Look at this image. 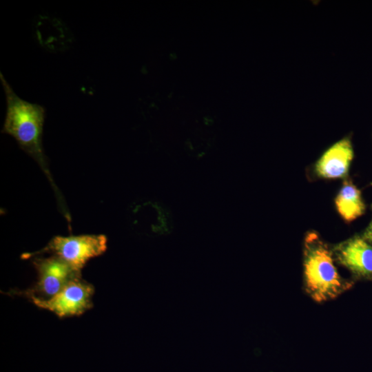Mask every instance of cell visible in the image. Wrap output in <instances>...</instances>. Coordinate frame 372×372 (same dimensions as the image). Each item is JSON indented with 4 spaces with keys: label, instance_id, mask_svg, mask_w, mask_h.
<instances>
[{
    "label": "cell",
    "instance_id": "3957f363",
    "mask_svg": "<svg viewBox=\"0 0 372 372\" xmlns=\"http://www.w3.org/2000/svg\"><path fill=\"white\" fill-rule=\"evenodd\" d=\"M107 243V237L103 234L57 236L41 250L32 254H25L22 257L28 258L36 254L51 253L74 270L81 272L90 260L105 252Z\"/></svg>",
    "mask_w": 372,
    "mask_h": 372
},
{
    "label": "cell",
    "instance_id": "9c48e42d",
    "mask_svg": "<svg viewBox=\"0 0 372 372\" xmlns=\"http://www.w3.org/2000/svg\"><path fill=\"white\" fill-rule=\"evenodd\" d=\"M371 208L372 210V205H371ZM361 236L372 245V219L363 231Z\"/></svg>",
    "mask_w": 372,
    "mask_h": 372
},
{
    "label": "cell",
    "instance_id": "52a82bcc",
    "mask_svg": "<svg viewBox=\"0 0 372 372\" xmlns=\"http://www.w3.org/2000/svg\"><path fill=\"white\" fill-rule=\"evenodd\" d=\"M354 156L351 136L347 135L328 147L314 165L321 178H346Z\"/></svg>",
    "mask_w": 372,
    "mask_h": 372
},
{
    "label": "cell",
    "instance_id": "277c9868",
    "mask_svg": "<svg viewBox=\"0 0 372 372\" xmlns=\"http://www.w3.org/2000/svg\"><path fill=\"white\" fill-rule=\"evenodd\" d=\"M94 293V287L80 276L71 280L49 299L30 298V300L37 307L62 318L80 316L91 309Z\"/></svg>",
    "mask_w": 372,
    "mask_h": 372
},
{
    "label": "cell",
    "instance_id": "ba28073f",
    "mask_svg": "<svg viewBox=\"0 0 372 372\" xmlns=\"http://www.w3.org/2000/svg\"><path fill=\"white\" fill-rule=\"evenodd\" d=\"M335 205L338 214L347 223L361 216L366 210L360 190L348 178L344 179L335 198Z\"/></svg>",
    "mask_w": 372,
    "mask_h": 372
},
{
    "label": "cell",
    "instance_id": "5b68a950",
    "mask_svg": "<svg viewBox=\"0 0 372 372\" xmlns=\"http://www.w3.org/2000/svg\"><path fill=\"white\" fill-rule=\"evenodd\" d=\"M33 265L37 272V282L21 293L30 298L47 300L57 294L68 282L81 276L68 264L56 256L36 258Z\"/></svg>",
    "mask_w": 372,
    "mask_h": 372
},
{
    "label": "cell",
    "instance_id": "7a4b0ae2",
    "mask_svg": "<svg viewBox=\"0 0 372 372\" xmlns=\"http://www.w3.org/2000/svg\"><path fill=\"white\" fill-rule=\"evenodd\" d=\"M0 80L6 101V116L1 132L12 136L19 147L32 157L50 176L42 145L45 107L20 98L2 72H0Z\"/></svg>",
    "mask_w": 372,
    "mask_h": 372
},
{
    "label": "cell",
    "instance_id": "6da1fadb",
    "mask_svg": "<svg viewBox=\"0 0 372 372\" xmlns=\"http://www.w3.org/2000/svg\"><path fill=\"white\" fill-rule=\"evenodd\" d=\"M335 261L332 247L317 232L309 231L303 245L304 287L317 302L334 299L353 285L340 275Z\"/></svg>",
    "mask_w": 372,
    "mask_h": 372
},
{
    "label": "cell",
    "instance_id": "8992f818",
    "mask_svg": "<svg viewBox=\"0 0 372 372\" xmlns=\"http://www.w3.org/2000/svg\"><path fill=\"white\" fill-rule=\"evenodd\" d=\"M335 260L355 279L372 280V245L355 235L332 247Z\"/></svg>",
    "mask_w": 372,
    "mask_h": 372
}]
</instances>
